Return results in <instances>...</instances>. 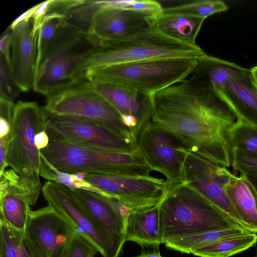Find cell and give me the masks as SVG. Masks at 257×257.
<instances>
[{
  "label": "cell",
  "instance_id": "obj_7",
  "mask_svg": "<svg viewBox=\"0 0 257 257\" xmlns=\"http://www.w3.org/2000/svg\"><path fill=\"white\" fill-rule=\"evenodd\" d=\"M198 59L168 58L119 64L87 71L86 76L118 83L151 98L192 74Z\"/></svg>",
  "mask_w": 257,
  "mask_h": 257
},
{
  "label": "cell",
  "instance_id": "obj_11",
  "mask_svg": "<svg viewBox=\"0 0 257 257\" xmlns=\"http://www.w3.org/2000/svg\"><path fill=\"white\" fill-rule=\"evenodd\" d=\"M84 180L129 210L156 206L168 191L165 180L154 177L86 174Z\"/></svg>",
  "mask_w": 257,
  "mask_h": 257
},
{
  "label": "cell",
  "instance_id": "obj_35",
  "mask_svg": "<svg viewBox=\"0 0 257 257\" xmlns=\"http://www.w3.org/2000/svg\"><path fill=\"white\" fill-rule=\"evenodd\" d=\"M22 92L12 77L8 65L0 57V96L13 101Z\"/></svg>",
  "mask_w": 257,
  "mask_h": 257
},
{
  "label": "cell",
  "instance_id": "obj_45",
  "mask_svg": "<svg viewBox=\"0 0 257 257\" xmlns=\"http://www.w3.org/2000/svg\"><path fill=\"white\" fill-rule=\"evenodd\" d=\"M257 86V85H256Z\"/></svg>",
  "mask_w": 257,
  "mask_h": 257
},
{
  "label": "cell",
  "instance_id": "obj_30",
  "mask_svg": "<svg viewBox=\"0 0 257 257\" xmlns=\"http://www.w3.org/2000/svg\"><path fill=\"white\" fill-rule=\"evenodd\" d=\"M40 176L48 181L61 184L72 189L90 191L105 196L104 193L85 180L78 179L74 174L61 172L48 164L41 157Z\"/></svg>",
  "mask_w": 257,
  "mask_h": 257
},
{
  "label": "cell",
  "instance_id": "obj_33",
  "mask_svg": "<svg viewBox=\"0 0 257 257\" xmlns=\"http://www.w3.org/2000/svg\"><path fill=\"white\" fill-rule=\"evenodd\" d=\"M231 166L240 174L257 175V154L233 149Z\"/></svg>",
  "mask_w": 257,
  "mask_h": 257
},
{
  "label": "cell",
  "instance_id": "obj_22",
  "mask_svg": "<svg viewBox=\"0 0 257 257\" xmlns=\"http://www.w3.org/2000/svg\"><path fill=\"white\" fill-rule=\"evenodd\" d=\"M250 71V69L205 53L198 59L192 77L216 92L233 79Z\"/></svg>",
  "mask_w": 257,
  "mask_h": 257
},
{
  "label": "cell",
  "instance_id": "obj_10",
  "mask_svg": "<svg viewBox=\"0 0 257 257\" xmlns=\"http://www.w3.org/2000/svg\"><path fill=\"white\" fill-rule=\"evenodd\" d=\"M137 143L153 171L165 176L168 191L183 183L184 165L190 150L176 138L150 120L139 132Z\"/></svg>",
  "mask_w": 257,
  "mask_h": 257
},
{
  "label": "cell",
  "instance_id": "obj_26",
  "mask_svg": "<svg viewBox=\"0 0 257 257\" xmlns=\"http://www.w3.org/2000/svg\"><path fill=\"white\" fill-rule=\"evenodd\" d=\"M251 232L243 227L215 231L186 237L165 244V246L170 249L189 254L196 249Z\"/></svg>",
  "mask_w": 257,
  "mask_h": 257
},
{
  "label": "cell",
  "instance_id": "obj_38",
  "mask_svg": "<svg viewBox=\"0 0 257 257\" xmlns=\"http://www.w3.org/2000/svg\"><path fill=\"white\" fill-rule=\"evenodd\" d=\"M35 141L37 149L40 151L46 148L49 146L50 138L46 131L43 130L36 134Z\"/></svg>",
  "mask_w": 257,
  "mask_h": 257
},
{
  "label": "cell",
  "instance_id": "obj_39",
  "mask_svg": "<svg viewBox=\"0 0 257 257\" xmlns=\"http://www.w3.org/2000/svg\"><path fill=\"white\" fill-rule=\"evenodd\" d=\"M12 120L0 116V139L11 134Z\"/></svg>",
  "mask_w": 257,
  "mask_h": 257
},
{
  "label": "cell",
  "instance_id": "obj_42",
  "mask_svg": "<svg viewBox=\"0 0 257 257\" xmlns=\"http://www.w3.org/2000/svg\"><path fill=\"white\" fill-rule=\"evenodd\" d=\"M250 71L252 79L255 84L257 85V65L251 68Z\"/></svg>",
  "mask_w": 257,
  "mask_h": 257
},
{
  "label": "cell",
  "instance_id": "obj_32",
  "mask_svg": "<svg viewBox=\"0 0 257 257\" xmlns=\"http://www.w3.org/2000/svg\"><path fill=\"white\" fill-rule=\"evenodd\" d=\"M103 6L117 8L137 12L156 18L163 13V7L155 0L99 1Z\"/></svg>",
  "mask_w": 257,
  "mask_h": 257
},
{
  "label": "cell",
  "instance_id": "obj_17",
  "mask_svg": "<svg viewBox=\"0 0 257 257\" xmlns=\"http://www.w3.org/2000/svg\"><path fill=\"white\" fill-rule=\"evenodd\" d=\"M68 188L80 205L122 249L126 241V217L130 210L115 200L98 193Z\"/></svg>",
  "mask_w": 257,
  "mask_h": 257
},
{
  "label": "cell",
  "instance_id": "obj_24",
  "mask_svg": "<svg viewBox=\"0 0 257 257\" xmlns=\"http://www.w3.org/2000/svg\"><path fill=\"white\" fill-rule=\"evenodd\" d=\"M205 19L187 14L162 13L155 19V25L169 37L185 44L195 45L196 37Z\"/></svg>",
  "mask_w": 257,
  "mask_h": 257
},
{
  "label": "cell",
  "instance_id": "obj_4",
  "mask_svg": "<svg viewBox=\"0 0 257 257\" xmlns=\"http://www.w3.org/2000/svg\"><path fill=\"white\" fill-rule=\"evenodd\" d=\"M204 53L197 44L175 40L155 26L139 34L95 47L83 62L80 71L85 77L89 70L113 65L158 59H198Z\"/></svg>",
  "mask_w": 257,
  "mask_h": 257
},
{
  "label": "cell",
  "instance_id": "obj_1",
  "mask_svg": "<svg viewBox=\"0 0 257 257\" xmlns=\"http://www.w3.org/2000/svg\"><path fill=\"white\" fill-rule=\"evenodd\" d=\"M152 101L154 123L189 150L231 166L230 134L238 118L213 90L192 77L159 91Z\"/></svg>",
  "mask_w": 257,
  "mask_h": 257
},
{
  "label": "cell",
  "instance_id": "obj_16",
  "mask_svg": "<svg viewBox=\"0 0 257 257\" xmlns=\"http://www.w3.org/2000/svg\"><path fill=\"white\" fill-rule=\"evenodd\" d=\"M38 32L34 31L33 17L11 30L10 74L22 92L33 89L37 67Z\"/></svg>",
  "mask_w": 257,
  "mask_h": 257
},
{
  "label": "cell",
  "instance_id": "obj_34",
  "mask_svg": "<svg viewBox=\"0 0 257 257\" xmlns=\"http://www.w3.org/2000/svg\"><path fill=\"white\" fill-rule=\"evenodd\" d=\"M97 252L87 239L76 232L70 241L64 257H94Z\"/></svg>",
  "mask_w": 257,
  "mask_h": 257
},
{
  "label": "cell",
  "instance_id": "obj_31",
  "mask_svg": "<svg viewBox=\"0 0 257 257\" xmlns=\"http://www.w3.org/2000/svg\"><path fill=\"white\" fill-rule=\"evenodd\" d=\"M230 139L233 150L257 154V127L255 125L238 119L231 130Z\"/></svg>",
  "mask_w": 257,
  "mask_h": 257
},
{
  "label": "cell",
  "instance_id": "obj_15",
  "mask_svg": "<svg viewBox=\"0 0 257 257\" xmlns=\"http://www.w3.org/2000/svg\"><path fill=\"white\" fill-rule=\"evenodd\" d=\"M27 230L45 257H64L73 235V223L50 205L30 212Z\"/></svg>",
  "mask_w": 257,
  "mask_h": 257
},
{
  "label": "cell",
  "instance_id": "obj_44",
  "mask_svg": "<svg viewBox=\"0 0 257 257\" xmlns=\"http://www.w3.org/2000/svg\"><path fill=\"white\" fill-rule=\"evenodd\" d=\"M253 257H257V253Z\"/></svg>",
  "mask_w": 257,
  "mask_h": 257
},
{
  "label": "cell",
  "instance_id": "obj_23",
  "mask_svg": "<svg viewBox=\"0 0 257 257\" xmlns=\"http://www.w3.org/2000/svg\"><path fill=\"white\" fill-rule=\"evenodd\" d=\"M226 191L244 226L256 233L257 191L254 186L245 175H235L228 183Z\"/></svg>",
  "mask_w": 257,
  "mask_h": 257
},
{
  "label": "cell",
  "instance_id": "obj_14",
  "mask_svg": "<svg viewBox=\"0 0 257 257\" xmlns=\"http://www.w3.org/2000/svg\"><path fill=\"white\" fill-rule=\"evenodd\" d=\"M93 14L87 34L95 46L106 42L127 38L154 27L155 18L128 10L103 6Z\"/></svg>",
  "mask_w": 257,
  "mask_h": 257
},
{
  "label": "cell",
  "instance_id": "obj_21",
  "mask_svg": "<svg viewBox=\"0 0 257 257\" xmlns=\"http://www.w3.org/2000/svg\"><path fill=\"white\" fill-rule=\"evenodd\" d=\"M125 241L158 249L162 244L159 204L130 210L126 215Z\"/></svg>",
  "mask_w": 257,
  "mask_h": 257
},
{
  "label": "cell",
  "instance_id": "obj_40",
  "mask_svg": "<svg viewBox=\"0 0 257 257\" xmlns=\"http://www.w3.org/2000/svg\"><path fill=\"white\" fill-rule=\"evenodd\" d=\"M36 6L30 8L29 10L24 13L22 15L15 19L11 24L9 28L12 30L20 22L32 18L33 15L35 11Z\"/></svg>",
  "mask_w": 257,
  "mask_h": 257
},
{
  "label": "cell",
  "instance_id": "obj_6",
  "mask_svg": "<svg viewBox=\"0 0 257 257\" xmlns=\"http://www.w3.org/2000/svg\"><path fill=\"white\" fill-rule=\"evenodd\" d=\"M95 47L86 33L65 22L41 62L33 89L46 96L84 78L81 66Z\"/></svg>",
  "mask_w": 257,
  "mask_h": 257
},
{
  "label": "cell",
  "instance_id": "obj_27",
  "mask_svg": "<svg viewBox=\"0 0 257 257\" xmlns=\"http://www.w3.org/2000/svg\"><path fill=\"white\" fill-rule=\"evenodd\" d=\"M256 243L257 234L251 232L196 249L191 253L199 257H229L249 249Z\"/></svg>",
  "mask_w": 257,
  "mask_h": 257
},
{
  "label": "cell",
  "instance_id": "obj_19",
  "mask_svg": "<svg viewBox=\"0 0 257 257\" xmlns=\"http://www.w3.org/2000/svg\"><path fill=\"white\" fill-rule=\"evenodd\" d=\"M29 195L12 168L0 175V220L19 230L26 229L31 211Z\"/></svg>",
  "mask_w": 257,
  "mask_h": 257
},
{
  "label": "cell",
  "instance_id": "obj_36",
  "mask_svg": "<svg viewBox=\"0 0 257 257\" xmlns=\"http://www.w3.org/2000/svg\"><path fill=\"white\" fill-rule=\"evenodd\" d=\"M11 31L9 32V31L4 33L0 40L1 56L5 60L8 67L11 61Z\"/></svg>",
  "mask_w": 257,
  "mask_h": 257
},
{
  "label": "cell",
  "instance_id": "obj_25",
  "mask_svg": "<svg viewBox=\"0 0 257 257\" xmlns=\"http://www.w3.org/2000/svg\"><path fill=\"white\" fill-rule=\"evenodd\" d=\"M0 257H45L26 229H16L0 220Z\"/></svg>",
  "mask_w": 257,
  "mask_h": 257
},
{
  "label": "cell",
  "instance_id": "obj_41",
  "mask_svg": "<svg viewBox=\"0 0 257 257\" xmlns=\"http://www.w3.org/2000/svg\"><path fill=\"white\" fill-rule=\"evenodd\" d=\"M133 257H164L161 255L158 250L143 252L139 255Z\"/></svg>",
  "mask_w": 257,
  "mask_h": 257
},
{
  "label": "cell",
  "instance_id": "obj_8",
  "mask_svg": "<svg viewBox=\"0 0 257 257\" xmlns=\"http://www.w3.org/2000/svg\"><path fill=\"white\" fill-rule=\"evenodd\" d=\"M46 97V104L42 107L51 113L95 122L137 142L134 132L123 124L121 114L94 89L86 78L57 89Z\"/></svg>",
  "mask_w": 257,
  "mask_h": 257
},
{
  "label": "cell",
  "instance_id": "obj_18",
  "mask_svg": "<svg viewBox=\"0 0 257 257\" xmlns=\"http://www.w3.org/2000/svg\"><path fill=\"white\" fill-rule=\"evenodd\" d=\"M94 89L121 116L135 117L140 132L151 120L153 105L152 98L124 85L104 80L92 76H86Z\"/></svg>",
  "mask_w": 257,
  "mask_h": 257
},
{
  "label": "cell",
  "instance_id": "obj_43",
  "mask_svg": "<svg viewBox=\"0 0 257 257\" xmlns=\"http://www.w3.org/2000/svg\"><path fill=\"white\" fill-rule=\"evenodd\" d=\"M257 191V175H245Z\"/></svg>",
  "mask_w": 257,
  "mask_h": 257
},
{
  "label": "cell",
  "instance_id": "obj_28",
  "mask_svg": "<svg viewBox=\"0 0 257 257\" xmlns=\"http://www.w3.org/2000/svg\"><path fill=\"white\" fill-rule=\"evenodd\" d=\"M65 22V16L57 13L49 12L45 17L38 31L36 74L46 51L54 41Z\"/></svg>",
  "mask_w": 257,
  "mask_h": 257
},
{
  "label": "cell",
  "instance_id": "obj_5",
  "mask_svg": "<svg viewBox=\"0 0 257 257\" xmlns=\"http://www.w3.org/2000/svg\"><path fill=\"white\" fill-rule=\"evenodd\" d=\"M43 130H45L43 115L37 103L19 101L16 104L7 164L19 176L31 205L37 202L41 189V156L35 138Z\"/></svg>",
  "mask_w": 257,
  "mask_h": 257
},
{
  "label": "cell",
  "instance_id": "obj_2",
  "mask_svg": "<svg viewBox=\"0 0 257 257\" xmlns=\"http://www.w3.org/2000/svg\"><path fill=\"white\" fill-rule=\"evenodd\" d=\"M159 209L161 241L165 244L209 232L245 228L196 190L183 183L167 192Z\"/></svg>",
  "mask_w": 257,
  "mask_h": 257
},
{
  "label": "cell",
  "instance_id": "obj_37",
  "mask_svg": "<svg viewBox=\"0 0 257 257\" xmlns=\"http://www.w3.org/2000/svg\"><path fill=\"white\" fill-rule=\"evenodd\" d=\"M11 138L10 135L0 139V175L8 167L7 157Z\"/></svg>",
  "mask_w": 257,
  "mask_h": 257
},
{
  "label": "cell",
  "instance_id": "obj_9",
  "mask_svg": "<svg viewBox=\"0 0 257 257\" xmlns=\"http://www.w3.org/2000/svg\"><path fill=\"white\" fill-rule=\"evenodd\" d=\"M41 108L45 131L50 136L75 145L110 152L132 153L139 149L137 142L101 124L75 117L52 114Z\"/></svg>",
  "mask_w": 257,
  "mask_h": 257
},
{
  "label": "cell",
  "instance_id": "obj_13",
  "mask_svg": "<svg viewBox=\"0 0 257 257\" xmlns=\"http://www.w3.org/2000/svg\"><path fill=\"white\" fill-rule=\"evenodd\" d=\"M42 192L48 205L69 219L78 234L87 239L103 257H119L122 249L75 200L68 187L46 182Z\"/></svg>",
  "mask_w": 257,
  "mask_h": 257
},
{
  "label": "cell",
  "instance_id": "obj_3",
  "mask_svg": "<svg viewBox=\"0 0 257 257\" xmlns=\"http://www.w3.org/2000/svg\"><path fill=\"white\" fill-rule=\"evenodd\" d=\"M49 137V145L40 150L41 156L58 171L71 174L84 172L127 177L151 176L153 170L140 149L132 153L110 152Z\"/></svg>",
  "mask_w": 257,
  "mask_h": 257
},
{
  "label": "cell",
  "instance_id": "obj_29",
  "mask_svg": "<svg viewBox=\"0 0 257 257\" xmlns=\"http://www.w3.org/2000/svg\"><path fill=\"white\" fill-rule=\"evenodd\" d=\"M228 7L220 0H196L178 5L163 7V14H187L206 19L208 17L226 11Z\"/></svg>",
  "mask_w": 257,
  "mask_h": 257
},
{
  "label": "cell",
  "instance_id": "obj_20",
  "mask_svg": "<svg viewBox=\"0 0 257 257\" xmlns=\"http://www.w3.org/2000/svg\"><path fill=\"white\" fill-rule=\"evenodd\" d=\"M238 119L257 127V86L249 73L237 77L215 92Z\"/></svg>",
  "mask_w": 257,
  "mask_h": 257
},
{
  "label": "cell",
  "instance_id": "obj_12",
  "mask_svg": "<svg viewBox=\"0 0 257 257\" xmlns=\"http://www.w3.org/2000/svg\"><path fill=\"white\" fill-rule=\"evenodd\" d=\"M235 175L226 167L205 156L189 151L183 167V184L196 190L239 224L246 228L226 191L228 183Z\"/></svg>",
  "mask_w": 257,
  "mask_h": 257
}]
</instances>
